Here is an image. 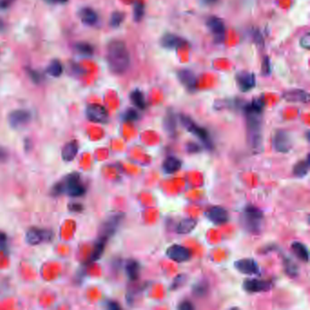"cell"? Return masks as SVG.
<instances>
[{"mask_svg":"<svg viewBox=\"0 0 310 310\" xmlns=\"http://www.w3.org/2000/svg\"><path fill=\"white\" fill-rule=\"evenodd\" d=\"M265 103L261 98H255L245 105L244 113L246 120V138L250 148L254 151L262 149V112Z\"/></svg>","mask_w":310,"mask_h":310,"instance_id":"6da1fadb","label":"cell"},{"mask_svg":"<svg viewBox=\"0 0 310 310\" xmlns=\"http://www.w3.org/2000/svg\"><path fill=\"white\" fill-rule=\"evenodd\" d=\"M107 61L112 73L125 74L130 69V55L124 42L115 39L107 45Z\"/></svg>","mask_w":310,"mask_h":310,"instance_id":"7a4b0ae2","label":"cell"},{"mask_svg":"<svg viewBox=\"0 0 310 310\" xmlns=\"http://www.w3.org/2000/svg\"><path fill=\"white\" fill-rule=\"evenodd\" d=\"M87 193V188L81 182V176L78 172L70 173L63 180L56 182L51 189L50 194L53 197L61 195H69L71 198H80Z\"/></svg>","mask_w":310,"mask_h":310,"instance_id":"3957f363","label":"cell"},{"mask_svg":"<svg viewBox=\"0 0 310 310\" xmlns=\"http://www.w3.org/2000/svg\"><path fill=\"white\" fill-rule=\"evenodd\" d=\"M241 224L245 231L253 235L260 234L264 225V214L254 205L245 206L241 214Z\"/></svg>","mask_w":310,"mask_h":310,"instance_id":"277c9868","label":"cell"},{"mask_svg":"<svg viewBox=\"0 0 310 310\" xmlns=\"http://www.w3.org/2000/svg\"><path fill=\"white\" fill-rule=\"evenodd\" d=\"M180 122L185 130L191 134L194 135L196 138H198L200 140V142H202L205 148L208 149H213L214 144L211 136L205 128L198 125L192 118H190V116H185V115H180Z\"/></svg>","mask_w":310,"mask_h":310,"instance_id":"5b68a950","label":"cell"},{"mask_svg":"<svg viewBox=\"0 0 310 310\" xmlns=\"http://www.w3.org/2000/svg\"><path fill=\"white\" fill-rule=\"evenodd\" d=\"M124 218H125V215L121 212H115V213L109 215L107 219L102 224L100 236H105L107 239H109L118 230Z\"/></svg>","mask_w":310,"mask_h":310,"instance_id":"8992f818","label":"cell"},{"mask_svg":"<svg viewBox=\"0 0 310 310\" xmlns=\"http://www.w3.org/2000/svg\"><path fill=\"white\" fill-rule=\"evenodd\" d=\"M53 236L54 234L51 230L40 227H30L26 233V242L30 245H40L44 242L52 240Z\"/></svg>","mask_w":310,"mask_h":310,"instance_id":"52a82bcc","label":"cell"},{"mask_svg":"<svg viewBox=\"0 0 310 310\" xmlns=\"http://www.w3.org/2000/svg\"><path fill=\"white\" fill-rule=\"evenodd\" d=\"M294 146L291 135L285 130H278L274 136L273 147L277 152L288 153Z\"/></svg>","mask_w":310,"mask_h":310,"instance_id":"ba28073f","label":"cell"},{"mask_svg":"<svg viewBox=\"0 0 310 310\" xmlns=\"http://www.w3.org/2000/svg\"><path fill=\"white\" fill-rule=\"evenodd\" d=\"M86 116L88 120L99 124L107 123L109 118L107 108L99 104H89L86 108Z\"/></svg>","mask_w":310,"mask_h":310,"instance_id":"9c48e42d","label":"cell"},{"mask_svg":"<svg viewBox=\"0 0 310 310\" xmlns=\"http://www.w3.org/2000/svg\"><path fill=\"white\" fill-rule=\"evenodd\" d=\"M273 287V282L259 278H247L243 282V289L247 293H261L270 290Z\"/></svg>","mask_w":310,"mask_h":310,"instance_id":"30bf717a","label":"cell"},{"mask_svg":"<svg viewBox=\"0 0 310 310\" xmlns=\"http://www.w3.org/2000/svg\"><path fill=\"white\" fill-rule=\"evenodd\" d=\"M9 124L13 129L23 128L31 120V113L27 109H16L10 112L9 117Z\"/></svg>","mask_w":310,"mask_h":310,"instance_id":"8fae6325","label":"cell"},{"mask_svg":"<svg viewBox=\"0 0 310 310\" xmlns=\"http://www.w3.org/2000/svg\"><path fill=\"white\" fill-rule=\"evenodd\" d=\"M167 258H169L170 260L175 262L183 263V262L189 261L191 259L192 253L190 249L185 247L184 245L174 244L167 249Z\"/></svg>","mask_w":310,"mask_h":310,"instance_id":"7c38bea8","label":"cell"},{"mask_svg":"<svg viewBox=\"0 0 310 310\" xmlns=\"http://www.w3.org/2000/svg\"><path fill=\"white\" fill-rule=\"evenodd\" d=\"M207 26L213 34L214 38L217 43H222L226 34V27L222 19L218 17H209L207 20Z\"/></svg>","mask_w":310,"mask_h":310,"instance_id":"4fadbf2b","label":"cell"},{"mask_svg":"<svg viewBox=\"0 0 310 310\" xmlns=\"http://www.w3.org/2000/svg\"><path fill=\"white\" fill-rule=\"evenodd\" d=\"M235 269L241 274L253 276L260 273V266L254 259H242L234 263Z\"/></svg>","mask_w":310,"mask_h":310,"instance_id":"5bb4252c","label":"cell"},{"mask_svg":"<svg viewBox=\"0 0 310 310\" xmlns=\"http://www.w3.org/2000/svg\"><path fill=\"white\" fill-rule=\"evenodd\" d=\"M207 218L216 225H223L229 221V213L223 207H212L207 212Z\"/></svg>","mask_w":310,"mask_h":310,"instance_id":"9a60e30c","label":"cell"},{"mask_svg":"<svg viewBox=\"0 0 310 310\" xmlns=\"http://www.w3.org/2000/svg\"><path fill=\"white\" fill-rule=\"evenodd\" d=\"M236 84L242 92H247L255 88L256 77L250 72H239L236 74Z\"/></svg>","mask_w":310,"mask_h":310,"instance_id":"2e32d148","label":"cell"},{"mask_svg":"<svg viewBox=\"0 0 310 310\" xmlns=\"http://www.w3.org/2000/svg\"><path fill=\"white\" fill-rule=\"evenodd\" d=\"M283 98L287 102L293 103H308L309 94L302 89H291L283 94Z\"/></svg>","mask_w":310,"mask_h":310,"instance_id":"e0dca14e","label":"cell"},{"mask_svg":"<svg viewBox=\"0 0 310 310\" xmlns=\"http://www.w3.org/2000/svg\"><path fill=\"white\" fill-rule=\"evenodd\" d=\"M160 43H161V46L165 48L175 49V48H179L181 46H185L187 42L182 37L176 36L174 34H167L163 36Z\"/></svg>","mask_w":310,"mask_h":310,"instance_id":"ac0fdd59","label":"cell"},{"mask_svg":"<svg viewBox=\"0 0 310 310\" xmlns=\"http://www.w3.org/2000/svg\"><path fill=\"white\" fill-rule=\"evenodd\" d=\"M79 150V145L78 141L72 140L66 144L65 146L62 148L61 156L63 160L66 162H71L74 160L77 157Z\"/></svg>","mask_w":310,"mask_h":310,"instance_id":"d6986e66","label":"cell"},{"mask_svg":"<svg viewBox=\"0 0 310 310\" xmlns=\"http://www.w3.org/2000/svg\"><path fill=\"white\" fill-rule=\"evenodd\" d=\"M177 77L181 83L189 90L193 91L197 87V78L194 73L190 70H181L177 73Z\"/></svg>","mask_w":310,"mask_h":310,"instance_id":"ffe728a7","label":"cell"},{"mask_svg":"<svg viewBox=\"0 0 310 310\" xmlns=\"http://www.w3.org/2000/svg\"><path fill=\"white\" fill-rule=\"evenodd\" d=\"M79 19L87 26H95L98 22V15L91 8H83L79 10Z\"/></svg>","mask_w":310,"mask_h":310,"instance_id":"44dd1931","label":"cell"},{"mask_svg":"<svg viewBox=\"0 0 310 310\" xmlns=\"http://www.w3.org/2000/svg\"><path fill=\"white\" fill-rule=\"evenodd\" d=\"M126 274L131 281L138 280L141 272V265L139 261L135 260H129L125 266Z\"/></svg>","mask_w":310,"mask_h":310,"instance_id":"7402d4cb","label":"cell"},{"mask_svg":"<svg viewBox=\"0 0 310 310\" xmlns=\"http://www.w3.org/2000/svg\"><path fill=\"white\" fill-rule=\"evenodd\" d=\"M197 226H198V221L195 218H184L177 224L176 231L180 235H187L193 231Z\"/></svg>","mask_w":310,"mask_h":310,"instance_id":"603a6c76","label":"cell"},{"mask_svg":"<svg viewBox=\"0 0 310 310\" xmlns=\"http://www.w3.org/2000/svg\"><path fill=\"white\" fill-rule=\"evenodd\" d=\"M182 167V161L175 156L167 157L163 162V170L167 174H174Z\"/></svg>","mask_w":310,"mask_h":310,"instance_id":"cb8c5ba5","label":"cell"},{"mask_svg":"<svg viewBox=\"0 0 310 310\" xmlns=\"http://www.w3.org/2000/svg\"><path fill=\"white\" fill-rule=\"evenodd\" d=\"M291 250L294 254L296 255V258L299 260L304 261V262H308L309 260V252L307 246L299 241H295L293 242L291 245Z\"/></svg>","mask_w":310,"mask_h":310,"instance_id":"d4e9b609","label":"cell"},{"mask_svg":"<svg viewBox=\"0 0 310 310\" xmlns=\"http://www.w3.org/2000/svg\"><path fill=\"white\" fill-rule=\"evenodd\" d=\"M309 166V155H307L305 159L300 160L294 166V168H293L294 176H296L297 178H304L305 176L308 175Z\"/></svg>","mask_w":310,"mask_h":310,"instance_id":"484cf974","label":"cell"},{"mask_svg":"<svg viewBox=\"0 0 310 310\" xmlns=\"http://www.w3.org/2000/svg\"><path fill=\"white\" fill-rule=\"evenodd\" d=\"M107 241H108V239L105 236H100L98 237V239H97L96 244H95V246H94L91 257H90L91 261L95 262V261H97V260L101 259V257L104 254L105 250H106Z\"/></svg>","mask_w":310,"mask_h":310,"instance_id":"4316f807","label":"cell"},{"mask_svg":"<svg viewBox=\"0 0 310 310\" xmlns=\"http://www.w3.org/2000/svg\"><path fill=\"white\" fill-rule=\"evenodd\" d=\"M130 100L135 107L140 110H143L147 107V102L145 99V96L139 89H135L130 93Z\"/></svg>","mask_w":310,"mask_h":310,"instance_id":"83f0119b","label":"cell"},{"mask_svg":"<svg viewBox=\"0 0 310 310\" xmlns=\"http://www.w3.org/2000/svg\"><path fill=\"white\" fill-rule=\"evenodd\" d=\"M164 128L167 133L170 136H175L176 133V118L173 111L168 112L164 119Z\"/></svg>","mask_w":310,"mask_h":310,"instance_id":"f1b7e54d","label":"cell"},{"mask_svg":"<svg viewBox=\"0 0 310 310\" xmlns=\"http://www.w3.org/2000/svg\"><path fill=\"white\" fill-rule=\"evenodd\" d=\"M284 269L287 276L290 278H296L299 275V268L294 260L290 258L284 259Z\"/></svg>","mask_w":310,"mask_h":310,"instance_id":"f546056e","label":"cell"},{"mask_svg":"<svg viewBox=\"0 0 310 310\" xmlns=\"http://www.w3.org/2000/svg\"><path fill=\"white\" fill-rule=\"evenodd\" d=\"M64 71V68L58 59H54L51 61L49 65L46 68V73L53 77V78H58L60 77Z\"/></svg>","mask_w":310,"mask_h":310,"instance_id":"4dcf8cb0","label":"cell"},{"mask_svg":"<svg viewBox=\"0 0 310 310\" xmlns=\"http://www.w3.org/2000/svg\"><path fill=\"white\" fill-rule=\"evenodd\" d=\"M75 50L79 55L84 56H91L94 55L95 48L94 46L87 42H79L75 45Z\"/></svg>","mask_w":310,"mask_h":310,"instance_id":"1f68e13d","label":"cell"},{"mask_svg":"<svg viewBox=\"0 0 310 310\" xmlns=\"http://www.w3.org/2000/svg\"><path fill=\"white\" fill-rule=\"evenodd\" d=\"M144 15H145V4L143 1L141 0L135 1L134 8H133L135 21L140 22L141 19L144 18Z\"/></svg>","mask_w":310,"mask_h":310,"instance_id":"d6a6232c","label":"cell"},{"mask_svg":"<svg viewBox=\"0 0 310 310\" xmlns=\"http://www.w3.org/2000/svg\"><path fill=\"white\" fill-rule=\"evenodd\" d=\"M122 117H123V120L126 121V122H135V121L139 120L140 118V114L136 108L130 107L124 112Z\"/></svg>","mask_w":310,"mask_h":310,"instance_id":"836d02e7","label":"cell"},{"mask_svg":"<svg viewBox=\"0 0 310 310\" xmlns=\"http://www.w3.org/2000/svg\"><path fill=\"white\" fill-rule=\"evenodd\" d=\"M124 19H125V14L120 11H116L112 13L109 24L112 28H118L121 24L123 23Z\"/></svg>","mask_w":310,"mask_h":310,"instance_id":"e575fe53","label":"cell"},{"mask_svg":"<svg viewBox=\"0 0 310 310\" xmlns=\"http://www.w3.org/2000/svg\"><path fill=\"white\" fill-rule=\"evenodd\" d=\"M187 280H188L187 275H185V274H179L178 276H176V278H174V280H173V282L171 284V287H170V289L173 290V291L179 289V288H181V287L185 285V283H187Z\"/></svg>","mask_w":310,"mask_h":310,"instance_id":"d590c367","label":"cell"},{"mask_svg":"<svg viewBox=\"0 0 310 310\" xmlns=\"http://www.w3.org/2000/svg\"><path fill=\"white\" fill-rule=\"evenodd\" d=\"M209 287L206 283L199 282L193 287V293L197 296H203L208 293Z\"/></svg>","mask_w":310,"mask_h":310,"instance_id":"8d00e7d4","label":"cell"},{"mask_svg":"<svg viewBox=\"0 0 310 310\" xmlns=\"http://www.w3.org/2000/svg\"><path fill=\"white\" fill-rule=\"evenodd\" d=\"M28 76L30 79L32 80L34 83L38 84L40 83L42 81V76L39 72H37V70H28Z\"/></svg>","mask_w":310,"mask_h":310,"instance_id":"74e56055","label":"cell"},{"mask_svg":"<svg viewBox=\"0 0 310 310\" xmlns=\"http://www.w3.org/2000/svg\"><path fill=\"white\" fill-rule=\"evenodd\" d=\"M177 308L179 310H193L195 309V305L192 304L191 301L185 299L181 301L177 305Z\"/></svg>","mask_w":310,"mask_h":310,"instance_id":"f35d334b","label":"cell"},{"mask_svg":"<svg viewBox=\"0 0 310 310\" xmlns=\"http://www.w3.org/2000/svg\"><path fill=\"white\" fill-rule=\"evenodd\" d=\"M8 235L5 232L0 231V250L7 251L8 250Z\"/></svg>","mask_w":310,"mask_h":310,"instance_id":"ab89813d","label":"cell"},{"mask_svg":"<svg viewBox=\"0 0 310 310\" xmlns=\"http://www.w3.org/2000/svg\"><path fill=\"white\" fill-rule=\"evenodd\" d=\"M187 151L189 153H191V154H196V153H199L201 151V147L199 146V144L190 142L187 146Z\"/></svg>","mask_w":310,"mask_h":310,"instance_id":"60d3db41","label":"cell"},{"mask_svg":"<svg viewBox=\"0 0 310 310\" xmlns=\"http://www.w3.org/2000/svg\"><path fill=\"white\" fill-rule=\"evenodd\" d=\"M69 209L72 212L75 213H79L81 211H83L84 206L81 203H78V202H74V203H70L69 205Z\"/></svg>","mask_w":310,"mask_h":310,"instance_id":"b9f144b4","label":"cell"},{"mask_svg":"<svg viewBox=\"0 0 310 310\" xmlns=\"http://www.w3.org/2000/svg\"><path fill=\"white\" fill-rule=\"evenodd\" d=\"M300 45L302 47H304L305 49H308V48H309L310 37L308 33H306L305 36H303V37H301Z\"/></svg>","mask_w":310,"mask_h":310,"instance_id":"7bdbcfd3","label":"cell"},{"mask_svg":"<svg viewBox=\"0 0 310 310\" xmlns=\"http://www.w3.org/2000/svg\"><path fill=\"white\" fill-rule=\"evenodd\" d=\"M106 306H107V309L110 310H118L121 309V305L114 300H107L106 302Z\"/></svg>","mask_w":310,"mask_h":310,"instance_id":"ee69618b","label":"cell"},{"mask_svg":"<svg viewBox=\"0 0 310 310\" xmlns=\"http://www.w3.org/2000/svg\"><path fill=\"white\" fill-rule=\"evenodd\" d=\"M262 72L264 75H269L270 73V62L269 57H265L263 64H262Z\"/></svg>","mask_w":310,"mask_h":310,"instance_id":"f6af8a7d","label":"cell"},{"mask_svg":"<svg viewBox=\"0 0 310 310\" xmlns=\"http://www.w3.org/2000/svg\"><path fill=\"white\" fill-rule=\"evenodd\" d=\"M16 0H0V10H8Z\"/></svg>","mask_w":310,"mask_h":310,"instance_id":"bcb514c9","label":"cell"},{"mask_svg":"<svg viewBox=\"0 0 310 310\" xmlns=\"http://www.w3.org/2000/svg\"><path fill=\"white\" fill-rule=\"evenodd\" d=\"M47 4H50V5H65L69 0H44Z\"/></svg>","mask_w":310,"mask_h":310,"instance_id":"7dc6e473","label":"cell"},{"mask_svg":"<svg viewBox=\"0 0 310 310\" xmlns=\"http://www.w3.org/2000/svg\"><path fill=\"white\" fill-rule=\"evenodd\" d=\"M202 1L207 5H213V4H216L218 0H202Z\"/></svg>","mask_w":310,"mask_h":310,"instance_id":"c3c4849f","label":"cell"},{"mask_svg":"<svg viewBox=\"0 0 310 310\" xmlns=\"http://www.w3.org/2000/svg\"><path fill=\"white\" fill-rule=\"evenodd\" d=\"M3 28H4V24L2 23V21H1V19H0V31L3 30Z\"/></svg>","mask_w":310,"mask_h":310,"instance_id":"681fc988","label":"cell"}]
</instances>
